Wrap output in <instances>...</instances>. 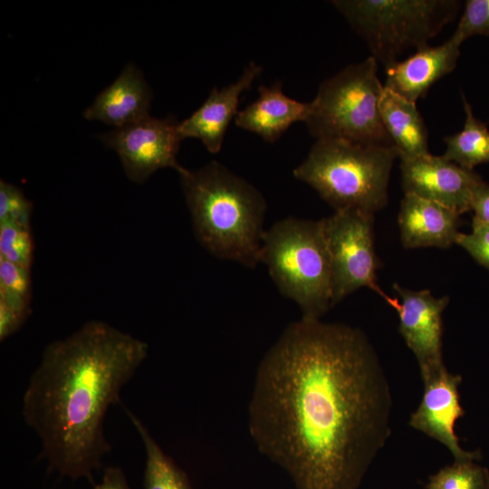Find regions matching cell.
<instances>
[{
  "mask_svg": "<svg viewBox=\"0 0 489 489\" xmlns=\"http://www.w3.org/2000/svg\"><path fill=\"white\" fill-rule=\"evenodd\" d=\"M392 406L365 332L301 318L258 365L248 427L297 489H357L391 435Z\"/></svg>",
  "mask_w": 489,
  "mask_h": 489,
  "instance_id": "1",
  "label": "cell"
},
{
  "mask_svg": "<svg viewBox=\"0 0 489 489\" xmlns=\"http://www.w3.org/2000/svg\"><path fill=\"white\" fill-rule=\"evenodd\" d=\"M142 340L98 320L49 343L22 402L26 425L41 443L47 470L94 484L93 473L111 450L104 434L110 406L148 356Z\"/></svg>",
  "mask_w": 489,
  "mask_h": 489,
  "instance_id": "2",
  "label": "cell"
},
{
  "mask_svg": "<svg viewBox=\"0 0 489 489\" xmlns=\"http://www.w3.org/2000/svg\"><path fill=\"white\" fill-rule=\"evenodd\" d=\"M177 172L198 243L219 259L249 268L261 263L266 201L260 191L216 160Z\"/></svg>",
  "mask_w": 489,
  "mask_h": 489,
  "instance_id": "3",
  "label": "cell"
},
{
  "mask_svg": "<svg viewBox=\"0 0 489 489\" xmlns=\"http://www.w3.org/2000/svg\"><path fill=\"white\" fill-rule=\"evenodd\" d=\"M397 158L393 146L321 139L293 169V176L315 189L334 211L356 209L375 215L388 204Z\"/></svg>",
  "mask_w": 489,
  "mask_h": 489,
  "instance_id": "4",
  "label": "cell"
},
{
  "mask_svg": "<svg viewBox=\"0 0 489 489\" xmlns=\"http://www.w3.org/2000/svg\"><path fill=\"white\" fill-rule=\"evenodd\" d=\"M261 262L302 318L321 320L333 307L331 259L321 220L287 217L264 235Z\"/></svg>",
  "mask_w": 489,
  "mask_h": 489,
  "instance_id": "5",
  "label": "cell"
},
{
  "mask_svg": "<svg viewBox=\"0 0 489 489\" xmlns=\"http://www.w3.org/2000/svg\"><path fill=\"white\" fill-rule=\"evenodd\" d=\"M377 72L378 62L369 56L321 82L305 121L316 139L393 146L380 115L384 85Z\"/></svg>",
  "mask_w": 489,
  "mask_h": 489,
  "instance_id": "6",
  "label": "cell"
},
{
  "mask_svg": "<svg viewBox=\"0 0 489 489\" xmlns=\"http://www.w3.org/2000/svg\"><path fill=\"white\" fill-rule=\"evenodd\" d=\"M332 5L385 69L405 51L427 46L461 5L455 0H336Z\"/></svg>",
  "mask_w": 489,
  "mask_h": 489,
  "instance_id": "7",
  "label": "cell"
},
{
  "mask_svg": "<svg viewBox=\"0 0 489 489\" xmlns=\"http://www.w3.org/2000/svg\"><path fill=\"white\" fill-rule=\"evenodd\" d=\"M321 222L331 259L332 305L363 287L386 300L388 295L377 282L380 264L374 244V215L340 210Z\"/></svg>",
  "mask_w": 489,
  "mask_h": 489,
  "instance_id": "8",
  "label": "cell"
},
{
  "mask_svg": "<svg viewBox=\"0 0 489 489\" xmlns=\"http://www.w3.org/2000/svg\"><path fill=\"white\" fill-rule=\"evenodd\" d=\"M178 122L173 116L164 119L150 115L99 136V139L118 154L128 178L141 184L157 170L182 166L177 156L183 140Z\"/></svg>",
  "mask_w": 489,
  "mask_h": 489,
  "instance_id": "9",
  "label": "cell"
},
{
  "mask_svg": "<svg viewBox=\"0 0 489 489\" xmlns=\"http://www.w3.org/2000/svg\"><path fill=\"white\" fill-rule=\"evenodd\" d=\"M393 289L400 300L388 296L385 301L398 313V331L416 356L424 380L446 369L443 360V312L449 296L436 298L429 290Z\"/></svg>",
  "mask_w": 489,
  "mask_h": 489,
  "instance_id": "10",
  "label": "cell"
},
{
  "mask_svg": "<svg viewBox=\"0 0 489 489\" xmlns=\"http://www.w3.org/2000/svg\"><path fill=\"white\" fill-rule=\"evenodd\" d=\"M404 194L440 204L458 215L472 210L475 190L484 179L443 156L399 157Z\"/></svg>",
  "mask_w": 489,
  "mask_h": 489,
  "instance_id": "11",
  "label": "cell"
},
{
  "mask_svg": "<svg viewBox=\"0 0 489 489\" xmlns=\"http://www.w3.org/2000/svg\"><path fill=\"white\" fill-rule=\"evenodd\" d=\"M423 382V396L409 425L443 444L455 461L480 459L479 451H465L460 446L455 432L457 419L465 414L458 391L462 377L446 369Z\"/></svg>",
  "mask_w": 489,
  "mask_h": 489,
  "instance_id": "12",
  "label": "cell"
},
{
  "mask_svg": "<svg viewBox=\"0 0 489 489\" xmlns=\"http://www.w3.org/2000/svg\"><path fill=\"white\" fill-rule=\"evenodd\" d=\"M262 70L259 64L250 62L235 82L221 89L214 87L200 107L178 122L182 139H198L209 152H219L226 129L238 113L242 93L252 87Z\"/></svg>",
  "mask_w": 489,
  "mask_h": 489,
  "instance_id": "13",
  "label": "cell"
},
{
  "mask_svg": "<svg viewBox=\"0 0 489 489\" xmlns=\"http://www.w3.org/2000/svg\"><path fill=\"white\" fill-rule=\"evenodd\" d=\"M460 43L452 35L437 46L427 45L386 69L384 87L417 103L431 86L450 73L460 56Z\"/></svg>",
  "mask_w": 489,
  "mask_h": 489,
  "instance_id": "14",
  "label": "cell"
},
{
  "mask_svg": "<svg viewBox=\"0 0 489 489\" xmlns=\"http://www.w3.org/2000/svg\"><path fill=\"white\" fill-rule=\"evenodd\" d=\"M151 101L149 83L141 71L129 62L85 109L83 117L121 128L149 117Z\"/></svg>",
  "mask_w": 489,
  "mask_h": 489,
  "instance_id": "15",
  "label": "cell"
},
{
  "mask_svg": "<svg viewBox=\"0 0 489 489\" xmlns=\"http://www.w3.org/2000/svg\"><path fill=\"white\" fill-rule=\"evenodd\" d=\"M398 224L405 248H448L459 234L460 215L436 202L404 194Z\"/></svg>",
  "mask_w": 489,
  "mask_h": 489,
  "instance_id": "16",
  "label": "cell"
},
{
  "mask_svg": "<svg viewBox=\"0 0 489 489\" xmlns=\"http://www.w3.org/2000/svg\"><path fill=\"white\" fill-rule=\"evenodd\" d=\"M312 101L302 102L284 94L281 82L261 85L255 101L239 110L235 124L266 142H275L293 123L306 121Z\"/></svg>",
  "mask_w": 489,
  "mask_h": 489,
  "instance_id": "17",
  "label": "cell"
},
{
  "mask_svg": "<svg viewBox=\"0 0 489 489\" xmlns=\"http://www.w3.org/2000/svg\"><path fill=\"white\" fill-rule=\"evenodd\" d=\"M379 110L398 158L429 154L427 128L416 103L384 87Z\"/></svg>",
  "mask_w": 489,
  "mask_h": 489,
  "instance_id": "18",
  "label": "cell"
},
{
  "mask_svg": "<svg viewBox=\"0 0 489 489\" xmlns=\"http://www.w3.org/2000/svg\"><path fill=\"white\" fill-rule=\"evenodd\" d=\"M31 269L0 259V340L15 333L31 313Z\"/></svg>",
  "mask_w": 489,
  "mask_h": 489,
  "instance_id": "19",
  "label": "cell"
},
{
  "mask_svg": "<svg viewBox=\"0 0 489 489\" xmlns=\"http://www.w3.org/2000/svg\"><path fill=\"white\" fill-rule=\"evenodd\" d=\"M462 101L465 112L464 128L461 131L445 137L446 149L442 155L465 168L489 163V129L487 125L477 119L470 103L462 92Z\"/></svg>",
  "mask_w": 489,
  "mask_h": 489,
  "instance_id": "20",
  "label": "cell"
},
{
  "mask_svg": "<svg viewBox=\"0 0 489 489\" xmlns=\"http://www.w3.org/2000/svg\"><path fill=\"white\" fill-rule=\"evenodd\" d=\"M122 408L145 447L144 489H193L186 473L163 452L142 421L125 406Z\"/></svg>",
  "mask_w": 489,
  "mask_h": 489,
  "instance_id": "21",
  "label": "cell"
},
{
  "mask_svg": "<svg viewBox=\"0 0 489 489\" xmlns=\"http://www.w3.org/2000/svg\"><path fill=\"white\" fill-rule=\"evenodd\" d=\"M475 460L455 461L429 477L427 489H489V471Z\"/></svg>",
  "mask_w": 489,
  "mask_h": 489,
  "instance_id": "22",
  "label": "cell"
},
{
  "mask_svg": "<svg viewBox=\"0 0 489 489\" xmlns=\"http://www.w3.org/2000/svg\"><path fill=\"white\" fill-rule=\"evenodd\" d=\"M0 259L32 268L34 240L31 226L11 221L0 222Z\"/></svg>",
  "mask_w": 489,
  "mask_h": 489,
  "instance_id": "23",
  "label": "cell"
},
{
  "mask_svg": "<svg viewBox=\"0 0 489 489\" xmlns=\"http://www.w3.org/2000/svg\"><path fill=\"white\" fill-rule=\"evenodd\" d=\"M33 204L16 186L0 180V222L31 226Z\"/></svg>",
  "mask_w": 489,
  "mask_h": 489,
  "instance_id": "24",
  "label": "cell"
},
{
  "mask_svg": "<svg viewBox=\"0 0 489 489\" xmlns=\"http://www.w3.org/2000/svg\"><path fill=\"white\" fill-rule=\"evenodd\" d=\"M474 35L489 36V0H467L452 34L460 43Z\"/></svg>",
  "mask_w": 489,
  "mask_h": 489,
  "instance_id": "25",
  "label": "cell"
},
{
  "mask_svg": "<svg viewBox=\"0 0 489 489\" xmlns=\"http://www.w3.org/2000/svg\"><path fill=\"white\" fill-rule=\"evenodd\" d=\"M455 244L464 248L479 264L489 270L488 224L473 216L471 232H459Z\"/></svg>",
  "mask_w": 489,
  "mask_h": 489,
  "instance_id": "26",
  "label": "cell"
},
{
  "mask_svg": "<svg viewBox=\"0 0 489 489\" xmlns=\"http://www.w3.org/2000/svg\"><path fill=\"white\" fill-rule=\"evenodd\" d=\"M472 210L474 217L489 225V184L485 181L475 192Z\"/></svg>",
  "mask_w": 489,
  "mask_h": 489,
  "instance_id": "27",
  "label": "cell"
},
{
  "mask_svg": "<svg viewBox=\"0 0 489 489\" xmlns=\"http://www.w3.org/2000/svg\"><path fill=\"white\" fill-rule=\"evenodd\" d=\"M92 489H130V487L120 467L109 466L105 468L101 483L94 484Z\"/></svg>",
  "mask_w": 489,
  "mask_h": 489,
  "instance_id": "28",
  "label": "cell"
}]
</instances>
